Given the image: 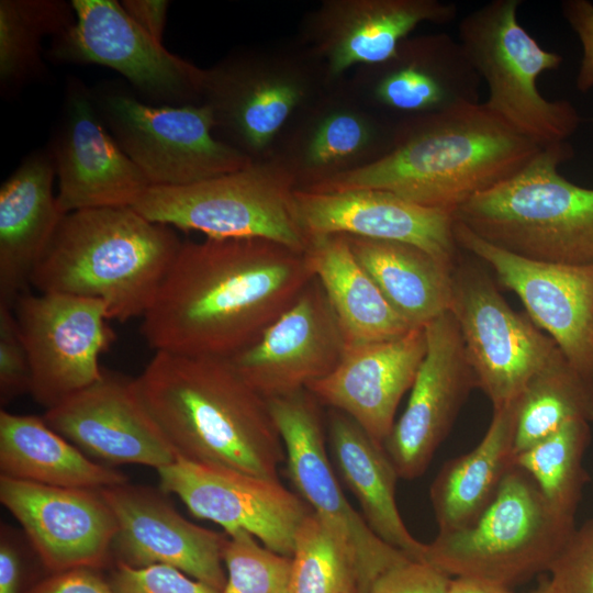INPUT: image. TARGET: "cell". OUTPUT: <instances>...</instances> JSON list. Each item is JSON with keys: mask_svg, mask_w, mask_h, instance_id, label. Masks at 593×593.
Masks as SVG:
<instances>
[{"mask_svg": "<svg viewBox=\"0 0 593 593\" xmlns=\"http://www.w3.org/2000/svg\"><path fill=\"white\" fill-rule=\"evenodd\" d=\"M157 472L161 489L195 517L222 526L227 535L247 532L266 548L292 557L296 530L311 510L279 479L179 457Z\"/></svg>", "mask_w": 593, "mask_h": 593, "instance_id": "cell-15", "label": "cell"}, {"mask_svg": "<svg viewBox=\"0 0 593 593\" xmlns=\"http://www.w3.org/2000/svg\"><path fill=\"white\" fill-rule=\"evenodd\" d=\"M312 92V76L294 59L244 53L204 69L201 102L227 144L260 160Z\"/></svg>", "mask_w": 593, "mask_h": 593, "instance_id": "cell-14", "label": "cell"}, {"mask_svg": "<svg viewBox=\"0 0 593 593\" xmlns=\"http://www.w3.org/2000/svg\"><path fill=\"white\" fill-rule=\"evenodd\" d=\"M424 329L425 357L404 412L383 443L399 477L406 480L426 471L467 396L477 387L451 312L430 321Z\"/></svg>", "mask_w": 593, "mask_h": 593, "instance_id": "cell-18", "label": "cell"}, {"mask_svg": "<svg viewBox=\"0 0 593 593\" xmlns=\"http://www.w3.org/2000/svg\"><path fill=\"white\" fill-rule=\"evenodd\" d=\"M457 14L455 3L439 0H324L302 31L331 80L353 66L389 60L419 24H446Z\"/></svg>", "mask_w": 593, "mask_h": 593, "instance_id": "cell-23", "label": "cell"}, {"mask_svg": "<svg viewBox=\"0 0 593 593\" xmlns=\"http://www.w3.org/2000/svg\"><path fill=\"white\" fill-rule=\"evenodd\" d=\"M304 253L260 238L183 242L141 333L155 353L228 359L313 279Z\"/></svg>", "mask_w": 593, "mask_h": 593, "instance_id": "cell-1", "label": "cell"}, {"mask_svg": "<svg viewBox=\"0 0 593 593\" xmlns=\"http://www.w3.org/2000/svg\"><path fill=\"white\" fill-rule=\"evenodd\" d=\"M13 311L29 354L30 393L51 409L101 379L115 340L105 304L61 293L20 295Z\"/></svg>", "mask_w": 593, "mask_h": 593, "instance_id": "cell-12", "label": "cell"}, {"mask_svg": "<svg viewBox=\"0 0 593 593\" xmlns=\"http://www.w3.org/2000/svg\"><path fill=\"white\" fill-rule=\"evenodd\" d=\"M31 388L29 354L13 307L0 304V402L8 404Z\"/></svg>", "mask_w": 593, "mask_h": 593, "instance_id": "cell-40", "label": "cell"}, {"mask_svg": "<svg viewBox=\"0 0 593 593\" xmlns=\"http://www.w3.org/2000/svg\"><path fill=\"white\" fill-rule=\"evenodd\" d=\"M48 150L29 154L0 188V304L13 307L27 292L64 215L54 194Z\"/></svg>", "mask_w": 593, "mask_h": 593, "instance_id": "cell-27", "label": "cell"}, {"mask_svg": "<svg viewBox=\"0 0 593 593\" xmlns=\"http://www.w3.org/2000/svg\"><path fill=\"white\" fill-rule=\"evenodd\" d=\"M561 10L582 46L575 86L585 92L593 89V3L589 0H566Z\"/></svg>", "mask_w": 593, "mask_h": 593, "instance_id": "cell-43", "label": "cell"}, {"mask_svg": "<svg viewBox=\"0 0 593 593\" xmlns=\"http://www.w3.org/2000/svg\"><path fill=\"white\" fill-rule=\"evenodd\" d=\"M291 593H356L347 556L311 511L300 524L291 557Z\"/></svg>", "mask_w": 593, "mask_h": 593, "instance_id": "cell-37", "label": "cell"}, {"mask_svg": "<svg viewBox=\"0 0 593 593\" xmlns=\"http://www.w3.org/2000/svg\"><path fill=\"white\" fill-rule=\"evenodd\" d=\"M0 501L54 573L94 569L107 561L116 521L100 490L51 486L0 474Z\"/></svg>", "mask_w": 593, "mask_h": 593, "instance_id": "cell-21", "label": "cell"}, {"mask_svg": "<svg viewBox=\"0 0 593 593\" xmlns=\"http://www.w3.org/2000/svg\"><path fill=\"white\" fill-rule=\"evenodd\" d=\"M21 581L20 555L11 538L3 532L0 541V593H19Z\"/></svg>", "mask_w": 593, "mask_h": 593, "instance_id": "cell-46", "label": "cell"}, {"mask_svg": "<svg viewBox=\"0 0 593 593\" xmlns=\"http://www.w3.org/2000/svg\"><path fill=\"white\" fill-rule=\"evenodd\" d=\"M76 20L71 3L60 0L0 1V83L2 92L41 75L42 41L70 29Z\"/></svg>", "mask_w": 593, "mask_h": 593, "instance_id": "cell-35", "label": "cell"}, {"mask_svg": "<svg viewBox=\"0 0 593 593\" xmlns=\"http://www.w3.org/2000/svg\"><path fill=\"white\" fill-rule=\"evenodd\" d=\"M26 593H115L92 568H75L54 573Z\"/></svg>", "mask_w": 593, "mask_h": 593, "instance_id": "cell-44", "label": "cell"}, {"mask_svg": "<svg viewBox=\"0 0 593 593\" xmlns=\"http://www.w3.org/2000/svg\"><path fill=\"white\" fill-rule=\"evenodd\" d=\"M111 586L115 593H222L167 564L135 568L118 562Z\"/></svg>", "mask_w": 593, "mask_h": 593, "instance_id": "cell-41", "label": "cell"}, {"mask_svg": "<svg viewBox=\"0 0 593 593\" xmlns=\"http://www.w3.org/2000/svg\"><path fill=\"white\" fill-rule=\"evenodd\" d=\"M454 234L459 248L493 269L497 282L518 295L532 321L593 383V264L526 259L489 244L456 221Z\"/></svg>", "mask_w": 593, "mask_h": 593, "instance_id": "cell-16", "label": "cell"}, {"mask_svg": "<svg viewBox=\"0 0 593 593\" xmlns=\"http://www.w3.org/2000/svg\"><path fill=\"white\" fill-rule=\"evenodd\" d=\"M93 98L108 130L150 187L188 186L254 161L214 135L213 113L202 102L149 105L120 90Z\"/></svg>", "mask_w": 593, "mask_h": 593, "instance_id": "cell-9", "label": "cell"}, {"mask_svg": "<svg viewBox=\"0 0 593 593\" xmlns=\"http://www.w3.org/2000/svg\"><path fill=\"white\" fill-rule=\"evenodd\" d=\"M519 0H493L466 15L459 43L488 88L484 107L540 147L563 143L581 122L567 100H548L538 77L562 56L541 47L518 21Z\"/></svg>", "mask_w": 593, "mask_h": 593, "instance_id": "cell-8", "label": "cell"}, {"mask_svg": "<svg viewBox=\"0 0 593 593\" xmlns=\"http://www.w3.org/2000/svg\"><path fill=\"white\" fill-rule=\"evenodd\" d=\"M294 198L298 219L307 237L340 234L401 242L451 266L460 256L451 212L425 208L377 189H296Z\"/></svg>", "mask_w": 593, "mask_h": 593, "instance_id": "cell-24", "label": "cell"}, {"mask_svg": "<svg viewBox=\"0 0 593 593\" xmlns=\"http://www.w3.org/2000/svg\"><path fill=\"white\" fill-rule=\"evenodd\" d=\"M48 152L64 213L133 206L150 187L108 130L93 93L76 79L68 85L63 116Z\"/></svg>", "mask_w": 593, "mask_h": 593, "instance_id": "cell-19", "label": "cell"}, {"mask_svg": "<svg viewBox=\"0 0 593 593\" xmlns=\"http://www.w3.org/2000/svg\"><path fill=\"white\" fill-rule=\"evenodd\" d=\"M514 457L572 421L593 422V383L556 347L518 396Z\"/></svg>", "mask_w": 593, "mask_h": 593, "instance_id": "cell-34", "label": "cell"}, {"mask_svg": "<svg viewBox=\"0 0 593 593\" xmlns=\"http://www.w3.org/2000/svg\"><path fill=\"white\" fill-rule=\"evenodd\" d=\"M533 593H542V592H541L540 588H538V589H537L535 592H533Z\"/></svg>", "mask_w": 593, "mask_h": 593, "instance_id": "cell-48", "label": "cell"}, {"mask_svg": "<svg viewBox=\"0 0 593 593\" xmlns=\"http://www.w3.org/2000/svg\"><path fill=\"white\" fill-rule=\"evenodd\" d=\"M454 315L477 387L493 409L515 401L557 344L514 311L478 262L459 256L452 270Z\"/></svg>", "mask_w": 593, "mask_h": 593, "instance_id": "cell-11", "label": "cell"}, {"mask_svg": "<svg viewBox=\"0 0 593 593\" xmlns=\"http://www.w3.org/2000/svg\"><path fill=\"white\" fill-rule=\"evenodd\" d=\"M450 582L432 563L409 559L383 573L367 593H447Z\"/></svg>", "mask_w": 593, "mask_h": 593, "instance_id": "cell-42", "label": "cell"}, {"mask_svg": "<svg viewBox=\"0 0 593 593\" xmlns=\"http://www.w3.org/2000/svg\"><path fill=\"white\" fill-rule=\"evenodd\" d=\"M518 398L493 409L491 423L469 452L447 461L435 477L429 497L438 533L472 524L491 504L514 467Z\"/></svg>", "mask_w": 593, "mask_h": 593, "instance_id": "cell-29", "label": "cell"}, {"mask_svg": "<svg viewBox=\"0 0 593 593\" xmlns=\"http://www.w3.org/2000/svg\"><path fill=\"white\" fill-rule=\"evenodd\" d=\"M226 583L222 593H291V558L279 555L249 533L227 535Z\"/></svg>", "mask_w": 593, "mask_h": 593, "instance_id": "cell-38", "label": "cell"}, {"mask_svg": "<svg viewBox=\"0 0 593 593\" xmlns=\"http://www.w3.org/2000/svg\"><path fill=\"white\" fill-rule=\"evenodd\" d=\"M294 175L279 158L181 187H149L133 209L152 222L209 238H260L304 253Z\"/></svg>", "mask_w": 593, "mask_h": 593, "instance_id": "cell-7", "label": "cell"}, {"mask_svg": "<svg viewBox=\"0 0 593 593\" xmlns=\"http://www.w3.org/2000/svg\"><path fill=\"white\" fill-rule=\"evenodd\" d=\"M574 529V518L552 510L532 478L514 466L486 510L465 528L438 533L423 560L449 577L508 588L547 571Z\"/></svg>", "mask_w": 593, "mask_h": 593, "instance_id": "cell-6", "label": "cell"}, {"mask_svg": "<svg viewBox=\"0 0 593 593\" xmlns=\"http://www.w3.org/2000/svg\"><path fill=\"white\" fill-rule=\"evenodd\" d=\"M267 402L296 494L345 551L356 593H367L383 573L411 558L378 537L348 502L328 457L315 396L301 390Z\"/></svg>", "mask_w": 593, "mask_h": 593, "instance_id": "cell-10", "label": "cell"}, {"mask_svg": "<svg viewBox=\"0 0 593 593\" xmlns=\"http://www.w3.org/2000/svg\"><path fill=\"white\" fill-rule=\"evenodd\" d=\"M174 228L132 206L66 213L31 286L102 301L110 320L142 317L152 305L181 245Z\"/></svg>", "mask_w": 593, "mask_h": 593, "instance_id": "cell-4", "label": "cell"}, {"mask_svg": "<svg viewBox=\"0 0 593 593\" xmlns=\"http://www.w3.org/2000/svg\"><path fill=\"white\" fill-rule=\"evenodd\" d=\"M344 236L357 261L411 327H424L449 311L455 266L411 244Z\"/></svg>", "mask_w": 593, "mask_h": 593, "instance_id": "cell-31", "label": "cell"}, {"mask_svg": "<svg viewBox=\"0 0 593 593\" xmlns=\"http://www.w3.org/2000/svg\"><path fill=\"white\" fill-rule=\"evenodd\" d=\"M74 25L53 38L51 58L114 69L147 98L166 105L200 100L204 69L165 48L115 0H72Z\"/></svg>", "mask_w": 593, "mask_h": 593, "instance_id": "cell-13", "label": "cell"}, {"mask_svg": "<svg viewBox=\"0 0 593 593\" xmlns=\"http://www.w3.org/2000/svg\"><path fill=\"white\" fill-rule=\"evenodd\" d=\"M392 138L366 112L332 103L306 120L281 158L298 188H306L374 160L390 148Z\"/></svg>", "mask_w": 593, "mask_h": 593, "instance_id": "cell-33", "label": "cell"}, {"mask_svg": "<svg viewBox=\"0 0 593 593\" xmlns=\"http://www.w3.org/2000/svg\"><path fill=\"white\" fill-rule=\"evenodd\" d=\"M590 423L572 421L514 457V466L535 482L546 502L562 516L574 518L588 481L583 457Z\"/></svg>", "mask_w": 593, "mask_h": 593, "instance_id": "cell-36", "label": "cell"}, {"mask_svg": "<svg viewBox=\"0 0 593 593\" xmlns=\"http://www.w3.org/2000/svg\"><path fill=\"white\" fill-rule=\"evenodd\" d=\"M1 475L72 489L127 483L121 472L92 461L43 417L0 412Z\"/></svg>", "mask_w": 593, "mask_h": 593, "instance_id": "cell-32", "label": "cell"}, {"mask_svg": "<svg viewBox=\"0 0 593 593\" xmlns=\"http://www.w3.org/2000/svg\"><path fill=\"white\" fill-rule=\"evenodd\" d=\"M542 147L483 103L410 116L374 160L306 188L315 192L377 189L454 213L521 170Z\"/></svg>", "mask_w": 593, "mask_h": 593, "instance_id": "cell-2", "label": "cell"}, {"mask_svg": "<svg viewBox=\"0 0 593 593\" xmlns=\"http://www.w3.org/2000/svg\"><path fill=\"white\" fill-rule=\"evenodd\" d=\"M329 450L337 472L358 501L372 532L411 559L423 560L426 544L407 529L399 512V477L383 445L345 413L331 409L327 421Z\"/></svg>", "mask_w": 593, "mask_h": 593, "instance_id": "cell-28", "label": "cell"}, {"mask_svg": "<svg viewBox=\"0 0 593 593\" xmlns=\"http://www.w3.org/2000/svg\"><path fill=\"white\" fill-rule=\"evenodd\" d=\"M547 572L542 593H593V517L575 527Z\"/></svg>", "mask_w": 593, "mask_h": 593, "instance_id": "cell-39", "label": "cell"}, {"mask_svg": "<svg viewBox=\"0 0 593 593\" xmlns=\"http://www.w3.org/2000/svg\"><path fill=\"white\" fill-rule=\"evenodd\" d=\"M135 381L179 458L279 479L286 454L268 402L228 359L158 351Z\"/></svg>", "mask_w": 593, "mask_h": 593, "instance_id": "cell-3", "label": "cell"}, {"mask_svg": "<svg viewBox=\"0 0 593 593\" xmlns=\"http://www.w3.org/2000/svg\"><path fill=\"white\" fill-rule=\"evenodd\" d=\"M447 593H513L507 586L490 581L457 577L451 579Z\"/></svg>", "mask_w": 593, "mask_h": 593, "instance_id": "cell-47", "label": "cell"}, {"mask_svg": "<svg viewBox=\"0 0 593 593\" xmlns=\"http://www.w3.org/2000/svg\"><path fill=\"white\" fill-rule=\"evenodd\" d=\"M304 257L337 315L347 346L388 340L413 329L357 261L344 235L309 237Z\"/></svg>", "mask_w": 593, "mask_h": 593, "instance_id": "cell-30", "label": "cell"}, {"mask_svg": "<svg viewBox=\"0 0 593 593\" xmlns=\"http://www.w3.org/2000/svg\"><path fill=\"white\" fill-rule=\"evenodd\" d=\"M116 521L112 549L119 562L141 568L167 564L222 592L227 534L183 518L167 501L128 482L100 490Z\"/></svg>", "mask_w": 593, "mask_h": 593, "instance_id": "cell-22", "label": "cell"}, {"mask_svg": "<svg viewBox=\"0 0 593 593\" xmlns=\"http://www.w3.org/2000/svg\"><path fill=\"white\" fill-rule=\"evenodd\" d=\"M43 418L89 458L161 468L176 451L144 404L135 379L103 369L100 380L47 409Z\"/></svg>", "mask_w": 593, "mask_h": 593, "instance_id": "cell-20", "label": "cell"}, {"mask_svg": "<svg viewBox=\"0 0 593 593\" xmlns=\"http://www.w3.org/2000/svg\"><path fill=\"white\" fill-rule=\"evenodd\" d=\"M365 77L374 103L411 118L480 103L481 78L445 33L407 37L389 60L367 66Z\"/></svg>", "mask_w": 593, "mask_h": 593, "instance_id": "cell-26", "label": "cell"}, {"mask_svg": "<svg viewBox=\"0 0 593 593\" xmlns=\"http://www.w3.org/2000/svg\"><path fill=\"white\" fill-rule=\"evenodd\" d=\"M424 327L382 342L347 346L332 373L309 387L315 399L340 411L383 445L402 396L426 354Z\"/></svg>", "mask_w": 593, "mask_h": 593, "instance_id": "cell-25", "label": "cell"}, {"mask_svg": "<svg viewBox=\"0 0 593 593\" xmlns=\"http://www.w3.org/2000/svg\"><path fill=\"white\" fill-rule=\"evenodd\" d=\"M346 347L337 315L314 277L256 342L228 360L268 400L307 390L327 377Z\"/></svg>", "mask_w": 593, "mask_h": 593, "instance_id": "cell-17", "label": "cell"}, {"mask_svg": "<svg viewBox=\"0 0 593 593\" xmlns=\"http://www.w3.org/2000/svg\"><path fill=\"white\" fill-rule=\"evenodd\" d=\"M572 156L568 142L542 147L513 176L460 205L455 221L526 259L593 264V189L559 174Z\"/></svg>", "mask_w": 593, "mask_h": 593, "instance_id": "cell-5", "label": "cell"}, {"mask_svg": "<svg viewBox=\"0 0 593 593\" xmlns=\"http://www.w3.org/2000/svg\"><path fill=\"white\" fill-rule=\"evenodd\" d=\"M131 20L159 43L166 25L167 0H123L120 2Z\"/></svg>", "mask_w": 593, "mask_h": 593, "instance_id": "cell-45", "label": "cell"}]
</instances>
